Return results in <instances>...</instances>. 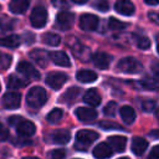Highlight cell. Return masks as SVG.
<instances>
[{
	"mask_svg": "<svg viewBox=\"0 0 159 159\" xmlns=\"http://www.w3.org/2000/svg\"><path fill=\"white\" fill-rule=\"evenodd\" d=\"M30 57L41 67H46L47 62H48V53L45 50H40V48H35L30 52Z\"/></svg>",
	"mask_w": 159,
	"mask_h": 159,
	"instance_id": "obj_15",
	"label": "cell"
},
{
	"mask_svg": "<svg viewBox=\"0 0 159 159\" xmlns=\"http://www.w3.org/2000/svg\"><path fill=\"white\" fill-rule=\"evenodd\" d=\"M66 81H67V76L63 72H51L46 77V84L52 89H60Z\"/></svg>",
	"mask_w": 159,
	"mask_h": 159,
	"instance_id": "obj_5",
	"label": "cell"
},
{
	"mask_svg": "<svg viewBox=\"0 0 159 159\" xmlns=\"http://www.w3.org/2000/svg\"><path fill=\"white\" fill-rule=\"evenodd\" d=\"M7 138H9V130H7V128L4 124L0 123V142L6 140Z\"/></svg>",
	"mask_w": 159,
	"mask_h": 159,
	"instance_id": "obj_39",
	"label": "cell"
},
{
	"mask_svg": "<svg viewBox=\"0 0 159 159\" xmlns=\"http://www.w3.org/2000/svg\"><path fill=\"white\" fill-rule=\"evenodd\" d=\"M15 128H16V132H17L21 137H30V135H32V134L35 133V130H36L35 124H34L31 120H26V119H24V118H21V119L16 123Z\"/></svg>",
	"mask_w": 159,
	"mask_h": 159,
	"instance_id": "obj_8",
	"label": "cell"
},
{
	"mask_svg": "<svg viewBox=\"0 0 159 159\" xmlns=\"http://www.w3.org/2000/svg\"><path fill=\"white\" fill-rule=\"evenodd\" d=\"M76 78L82 83H91L97 80V75L91 70H80L76 75Z\"/></svg>",
	"mask_w": 159,
	"mask_h": 159,
	"instance_id": "obj_22",
	"label": "cell"
},
{
	"mask_svg": "<svg viewBox=\"0 0 159 159\" xmlns=\"http://www.w3.org/2000/svg\"><path fill=\"white\" fill-rule=\"evenodd\" d=\"M2 106L6 109H16L20 107L21 103V94L17 92H6L2 96Z\"/></svg>",
	"mask_w": 159,
	"mask_h": 159,
	"instance_id": "obj_6",
	"label": "cell"
},
{
	"mask_svg": "<svg viewBox=\"0 0 159 159\" xmlns=\"http://www.w3.org/2000/svg\"><path fill=\"white\" fill-rule=\"evenodd\" d=\"M15 20L9 17V16H1L0 17V29L4 30V31H9L11 29H14V25H15Z\"/></svg>",
	"mask_w": 159,
	"mask_h": 159,
	"instance_id": "obj_30",
	"label": "cell"
},
{
	"mask_svg": "<svg viewBox=\"0 0 159 159\" xmlns=\"http://www.w3.org/2000/svg\"><path fill=\"white\" fill-rule=\"evenodd\" d=\"M80 92L81 89L78 87H71L70 89H67L63 96H62V101H66V102H72L73 99H76L78 96H80Z\"/></svg>",
	"mask_w": 159,
	"mask_h": 159,
	"instance_id": "obj_28",
	"label": "cell"
},
{
	"mask_svg": "<svg viewBox=\"0 0 159 159\" xmlns=\"http://www.w3.org/2000/svg\"><path fill=\"white\" fill-rule=\"evenodd\" d=\"M103 113L106 116H108V117H114L116 113H117V103L113 102V101L112 102H108L104 106V108H103Z\"/></svg>",
	"mask_w": 159,
	"mask_h": 159,
	"instance_id": "obj_33",
	"label": "cell"
},
{
	"mask_svg": "<svg viewBox=\"0 0 159 159\" xmlns=\"http://www.w3.org/2000/svg\"><path fill=\"white\" fill-rule=\"evenodd\" d=\"M127 22H123V21H119V20H117V19H114V17H111L109 19V21H108V26H109V29L111 30H113V31H119V30H123V29H125L127 27Z\"/></svg>",
	"mask_w": 159,
	"mask_h": 159,
	"instance_id": "obj_31",
	"label": "cell"
},
{
	"mask_svg": "<svg viewBox=\"0 0 159 159\" xmlns=\"http://www.w3.org/2000/svg\"><path fill=\"white\" fill-rule=\"evenodd\" d=\"M149 17H152L154 22H158V19H157V14H155V12H150V14H149Z\"/></svg>",
	"mask_w": 159,
	"mask_h": 159,
	"instance_id": "obj_43",
	"label": "cell"
},
{
	"mask_svg": "<svg viewBox=\"0 0 159 159\" xmlns=\"http://www.w3.org/2000/svg\"><path fill=\"white\" fill-rule=\"evenodd\" d=\"M133 39L135 41L137 47H139L140 50H148L150 47V40L143 35H138V34H133Z\"/></svg>",
	"mask_w": 159,
	"mask_h": 159,
	"instance_id": "obj_27",
	"label": "cell"
},
{
	"mask_svg": "<svg viewBox=\"0 0 159 159\" xmlns=\"http://www.w3.org/2000/svg\"><path fill=\"white\" fill-rule=\"evenodd\" d=\"M0 9H1V6H0Z\"/></svg>",
	"mask_w": 159,
	"mask_h": 159,
	"instance_id": "obj_49",
	"label": "cell"
},
{
	"mask_svg": "<svg viewBox=\"0 0 159 159\" xmlns=\"http://www.w3.org/2000/svg\"><path fill=\"white\" fill-rule=\"evenodd\" d=\"M51 139L53 143L56 144H66L70 142L71 139V134L68 130L66 129H60V130H55L52 134H51Z\"/></svg>",
	"mask_w": 159,
	"mask_h": 159,
	"instance_id": "obj_21",
	"label": "cell"
},
{
	"mask_svg": "<svg viewBox=\"0 0 159 159\" xmlns=\"http://www.w3.org/2000/svg\"><path fill=\"white\" fill-rule=\"evenodd\" d=\"M155 106H157V104H155V101H152V99H149V101H144L143 104H142L143 109L147 111V112H152V111H154Z\"/></svg>",
	"mask_w": 159,
	"mask_h": 159,
	"instance_id": "obj_38",
	"label": "cell"
},
{
	"mask_svg": "<svg viewBox=\"0 0 159 159\" xmlns=\"http://www.w3.org/2000/svg\"><path fill=\"white\" fill-rule=\"evenodd\" d=\"M97 139H98V133L94 130H88V129L78 130L76 134V144H77L76 147L77 148L82 147V149H84Z\"/></svg>",
	"mask_w": 159,
	"mask_h": 159,
	"instance_id": "obj_2",
	"label": "cell"
},
{
	"mask_svg": "<svg viewBox=\"0 0 159 159\" xmlns=\"http://www.w3.org/2000/svg\"><path fill=\"white\" fill-rule=\"evenodd\" d=\"M112 153H113L112 148L106 142H102V143L97 144L93 149V157L97 158V159H107L112 155Z\"/></svg>",
	"mask_w": 159,
	"mask_h": 159,
	"instance_id": "obj_13",
	"label": "cell"
},
{
	"mask_svg": "<svg viewBox=\"0 0 159 159\" xmlns=\"http://www.w3.org/2000/svg\"><path fill=\"white\" fill-rule=\"evenodd\" d=\"M108 143H109V147L112 148V150L123 152L127 145V138L123 135H112L108 138Z\"/></svg>",
	"mask_w": 159,
	"mask_h": 159,
	"instance_id": "obj_16",
	"label": "cell"
},
{
	"mask_svg": "<svg viewBox=\"0 0 159 159\" xmlns=\"http://www.w3.org/2000/svg\"><path fill=\"white\" fill-rule=\"evenodd\" d=\"M46 101H47V93L42 87H32L26 96V102L29 107L35 109L42 107L46 103Z\"/></svg>",
	"mask_w": 159,
	"mask_h": 159,
	"instance_id": "obj_1",
	"label": "cell"
},
{
	"mask_svg": "<svg viewBox=\"0 0 159 159\" xmlns=\"http://www.w3.org/2000/svg\"><path fill=\"white\" fill-rule=\"evenodd\" d=\"M22 159H40V158H37V157H25Z\"/></svg>",
	"mask_w": 159,
	"mask_h": 159,
	"instance_id": "obj_46",
	"label": "cell"
},
{
	"mask_svg": "<svg viewBox=\"0 0 159 159\" xmlns=\"http://www.w3.org/2000/svg\"><path fill=\"white\" fill-rule=\"evenodd\" d=\"M48 58L57 66L62 67H68L71 65L70 57L63 52V51H52L48 53Z\"/></svg>",
	"mask_w": 159,
	"mask_h": 159,
	"instance_id": "obj_12",
	"label": "cell"
},
{
	"mask_svg": "<svg viewBox=\"0 0 159 159\" xmlns=\"http://www.w3.org/2000/svg\"><path fill=\"white\" fill-rule=\"evenodd\" d=\"M21 39L19 35H9L6 37H1L0 39V46L4 47H10V48H15L20 45Z\"/></svg>",
	"mask_w": 159,
	"mask_h": 159,
	"instance_id": "obj_24",
	"label": "cell"
},
{
	"mask_svg": "<svg viewBox=\"0 0 159 159\" xmlns=\"http://www.w3.org/2000/svg\"><path fill=\"white\" fill-rule=\"evenodd\" d=\"M119 159H129V158H127V157H122V158H119Z\"/></svg>",
	"mask_w": 159,
	"mask_h": 159,
	"instance_id": "obj_47",
	"label": "cell"
},
{
	"mask_svg": "<svg viewBox=\"0 0 159 159\" xmlns=\"http://www.w3.org/2000/svg\"><path fill=\"white\" fill-rule=\"evenodd\" d=\"M25 84H26V82H25L22 78H20L19 76H16V75H11V76L7 78V87H9V88L19 89V88H21V87H25Z\"/></svg>",
	"mask_w": 159,
	"mask_h": 159,
	"instance_id": "obj_25",
	"label": "cell"
},
{
	"mask_svg": "<svg viewBox=\"0 0 159 159\" xmlns=\"http://www.w3.org/2000/svg\"><path fill=\"white\" fill-rule=\"evenodd\" d=\"M17 71H19L21 75H24V76H26L27 78H30V80H39V78H40L39 71H37L31 63H29L27 61H21V62H19V65H17Z\"/></svg>",
	"mask_w": 159,
	"mask_h": 159,
	"instance_id": "obj_10",
	"label": "cell"
},
{
	"mask_svg": "<svg viewBox=\"0 0 159 159\" xmlns=\"http://www.w3.org/2000/svg\"><path fill=\"white\" fill-rule=\"evenodd\" d=\"M75 114L76 117L82 120V122H89V120H93L96 119L97 117V112L89 107H80L75 111Z\"/></svg>",
	"mask_w": 159,
	"mask_h": 159,
	"instance_id": "obj_14",
	"label": "cell"
},
{
	"mask_svg": "<svg viewBox=\"0 0 159 159\" xmlns=\"http://www.w3.org/2000/svg\"><path fill=\"white\" fill-rule=\"evenodd\" d=\"M20 119H21V117H19V116H14V117H10V118H9V123H10L11 125H14V127H15V125H16V123H17Z\"/></svg>",
	"mask_w": 159,
	"mask_h": 159,
	"instance_id": "obj_41",
	"label": "cell"
},
{
	"mask_svg": "<svg viewBox=\"0 0 159 159\" xmlns=\"http://www.w3.org/2000/svg\"><path fill=\"white\" fill-rule=\"evenodd\" d=\"M94 7L99 11H107L109 9V4L107 2V0H96Z\"/></svg>",
	"mask_w": 159,
	"mask_h": 159,
	"instance_id": "obj_34",
	"label": "cell"
},
{
	"mask_svg": "<svg viewBox=\"0 0 159 159\" xmlns=\"http://www.w3.org/2000/svg\"><path fill=\"white\" fill-rule=\"evenodd\" d=\"M118 70L125 73H138L142 71L143 66L139 61L133 57H124L118 62Z\"/></svg>",
	"mask_w": 159,
	"mask_h": 159,
	"instance_id": "obj_4",
	"label": "cell"
},
{
	"mask_svg": "<svg viewBox=\"0 0 159 159\" xmlns=\"http://www.w3.org/2000/svg\"><path fill=\"white\" fill-rule=\"evenodd\" d=\"M148 148V142L142 137H134L132 140V152L135 155H142Z\"/></svg>",
	"mask_w": 159,
	"mask_h": 159,
	"instance_id": "obj_19",
	"label": "cell"
},
{
	"mask_svg": "<svg viewBox=\"0 0 159 159\" xmlns=\"http://www.w3.org/2000/svg\"><path fill=\"white\" fill-rule=\"evenodd\" d=\"M42 41H43L46 45L57 46V45H60V42H61V37H60L57 34L46 32V34H43V36H42Z\"/></svg>",
	"mask_w": 159,
	"mask_h": 159,
	"instance_id": "obj_26",
	"label": "cell"
},
{
	"mask_svg": "<svg viewBox=\"0 0 159 159\" xmlns=\"http://www.w3.org/2000/svg\"><path fill=\"white\" fill-rule=\"evenodd\" d=\"M92 61L94 66L98 67L99 70H107L112 62V57L106 52H96L92 56Z\"/></svg>",
	"mask_w": 159,
	"mask_h": 159,
	"instance_id": "obj_11",
	"label": "cell"
},
{
	"mask_svg": "<svg viewBox=\"0 0 159 159\" xmlns=\"http://www.w3.org/2000/svg\"><path fill=\"white\" fill-rule=\"evenodd\" d=\"M99 20L96 15L92 14H83L80 17V27L84 31H93L97 29Z\"/></svg>",
	"mask_w": 159,
	"mask_h": 159,
	"instance_id": "obj_7",
	"label": "cell"
},
{
	"mask_svg": "<svg viewBox=\"0 0 159 159\" xmlns=\"http://www.w3.org/2000/svg\"><path fill=\"white\" fill-rule=\"evenodd\" d=\"M0 89H1V84H0Z\"/></svg>",
	"mask_w": 159,
	"mask_h": 159,
	"instance_id": "obj_48",
	"label": "cell"
},
{
	"mask_svg": "<svg viewBox=\"0 0 159 159\" xmlns=\"http://www.w3.org/2000/svg\"><path fill=\"white\" fill-rule=\"evenodd\" d=\"M140 84H142V87H144L147 89H155L158 82L155 80H144L140 82Z\"/></svg>",
	"mask_w": 159,
	"mask_h": 159,
	"instance_id": "obj_35",
	"label": "cell"
},
{
	"mask_svg": "<svg viewBox=\"0 0 159 159\" xmlns=\"http://www.w3.org/2000/svg\"><path fill=\"white\" fill-rule=\"evenodd\" d=\"M157 133H158L157 130H153V132H152V137H153V138H158V135H157Z\"/></svg>",
	"mask_w": 159,
	"mask_h": 159,
	"instance_id": "obj_45",
	"label": "cell"
},
{
	"mask_svg": "<svg viewBox=\"0 0 159 159\" xmlns=\"http://www.w3.org/2000/svg\"><path fill=\"white\" fill-rule=\"evenodd\" d=\"M30 21H31V25L36 29H40V27H43L47 22V11L43 6L39 5V6H35L31 11V15H30Z\"/></svg>",
	"mask_w": 159,
	"mask_h": 159,
	"instance_id": "obj_3",
	"label": "cell"
},
{
	"mask_svg": "<svg viewBox=\"0 0 159 159\" xmlns=\"http://www.w3.org/2000/svg\"><path fill=\"white\" fill-rule=\"evenodd\" d=\"M119 114H120L123 122L127 123V124L133 123L134 119H135V112H134V109H133L132 107H129V106H123V107H120Z\"/></svg>",
	"mask_w": 159,
	"mask_h": 159,
	"instance_id": "obj_23",
	"label": "cell"
},
{
	"mask_svg": "<svg viewBox=\"0 0 159 159\" xmlns=\"http://www.w3.org/2000/svg\"><path fill=\"white\" fill-rule=\"evenodd\" d=\"M144 2H145V4H148V5H152V6H155V5H158V2H159V0H144Z\"/></svg>",
	"mask_w": 159,
	"mask_h": 159,
	"instance_id": "obj_42",
	"label": "cell"
},
{
	"mask_svg": "<svg viewBox=\"0 0 159 159\" xmlns=\"http://www.w3.org/2000/svg\"><path fill=\"white\" fill-rule=\"evenodd\" d=\"M148 159H159V147L158 145H154L153 147V149L149 153Z\"/></svg>",
	"mask_w": 159,
	"mask_h": 159,
	"instance_id": "obj_40",
	"label": "cell"
},
{
	"mask_svg": "<svg viewBox=\"0 0 159 159\" xmlns=\"http://www.w3.org/2000/svg\"><path fill=\"white\" fill-rule=\"evenodd\" d=\"M62 116H63V111H62V109H60V108H53V109L47 114L46 119H47V122H50V123H57V122H60V120L62 119Z\"/></svg>",
	"mask_w": 159,
	"mask_h": 159,
	"instance_id": "obj_29",
	"label": "cell"
},
{
	"mask_svg": "<svg viewBox=\"0 0 159 159\" xmlns=\"http://www.w3.org/2000/svg\"><path fill=\"white\" fill-rule=\"evenodd\" d=\"M66 155V152L63 149H53L50 153V158L51 159H63Z\"/></svg>",
	"mask_w": 159,
	"mask_h": 159,
	"instance_id": "obj_36",
	"label": "cell"
},
{
	"mask_svg": "<svg viewBox=\"0 0 159 159\" xmlns=\"http://www.w3.org/2000/svg\"><path fill=\"white\" fill-rule=\"evenodd\" d=\"M99 127L103 128V129H122L117 123H113V122H106V120L101 122V123H99Z\"/></svg>",
	"mask_w": 159,
	"mask_h": 159,
	"instance_id": "obj_37",
	"label": "cell"
},
{
	"mask_svg": "<svg viewBox=\"0 0 159 159\" xmlns=\"http://www.w3.org/2000/svg\"><path fill=\"white\" fill-rule=\"evenodd\" d=\"M11 56L5 53V52H0V71H5L10 67L11 65Z\"/></svg>",
	"mask_w": 159,
	"mask_h": 159,
	"instance_id": "obj_32",
	"label": "cell"
},
{
	"mask_svg": "<svg viewBox=\"0 0 159 159\" xmlns=\"http://www.w3.org/2000/svg\"><path fill=\"white\" fill-rule=\"evenodd\" d=\"M30 6V0H11L9 9L12 14H22Z\"/></svg>",
	"mask_w": 159,
	"mask_h": 159,
	"instance_id": "obj_20",
	"label": "cell"
},
{
	"mask_svg": "<svg viewBox=\"0 0 159 159\" xmlns=\"http://www.w3.org/2000/svg\"><path fill=\"white\" fill-rule=\"evenodd\" d=\"M114 10L122 15H132L134 12V5L129 0H118L114 5Z\"/></svg>",
	"mask_w": 159,
	"mask_h": 159,
	"instance_id": "obj_17",
	"label": "cell"
},
{
	"mask_svg": "<svg viewBox=\"0 0 159 159\" xmlns=\"http://www.w3.org/2000/svg\"><path fill=\"white\" fill-rule=\"evenodd\" d=\"M73 2H76V4H84V2H87L88 0H72Z\"/></svg>",
	"mask_w": 159,
	"mask_h": 159,
	"instance_id": "obj_44",
	"label": "cell"
},
{
	"mask_svg": "<svg viewBox=\"0 0 159 159\" xmlns=\"http://www.w3.org/2000/svg\"><path fill=\"white\" fill-rule=\"evenodd\" d=\"M73 20H75V16L72 12H68V11H61L57 14L56 16V25L57 27H60L61 30H68L72 24H73Z\"/></svg>",
	"mask_w": 159,
	"mask_h": 159,
	"instance_id": "obj_9",
	"label": "cell"
},
{
	"mask_svg": "<svg viewBox=\"0 0 159 159\" xmlns=\"http://www.w3.org/2000/svg\"><path fill=\"white\" fill-rule=\"evenodd\" d=\"M101 101H102L101 94H99L94 88L88 89V91L84 93V96H83V102L87 103V104H89V106H93V107L99 106Z\"/></svg>",
	"mask_w": 159,
	"mask_h": 159,
	"instance_id": "obj_18",
	"label": "cell"
}]
</instances>
